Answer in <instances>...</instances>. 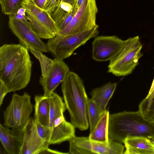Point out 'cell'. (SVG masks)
<instances>
[{
  "mask_svg": "<svg viewBox=\"0 0 154 154\" xmlns=\"http://www.w3.org/2000/svg\"><path fill=\"white\" fill-rule=\"evenodd\" d=\"M32 62L29 49L20 44H4L0 48V81L8 92L26 88L31 76Z\"/></svg>",
  "mask_w": 154,
  "mask_h": 154,
  "instance_id": "cell-1",
  "label": "cell"
},
{
  "mask_svg": "<svg viewBox=\"0 0 154 154\" xmlns=\"http://www.w3.org/2000/svg\"><path fill=\"white\" fill-rule=\"evenodd\" d=\"M141 136L154 139V119H147L138 110L109 114V138L121 143L128 136Z\"/></svg>",
  "mask_w": 154,
  "mask_h": 154,
  "instance_id": "cell-2",
  "label": "cell"
},
{
  "mask_svg": "<svg viewBox=\"0 0 154 154\" xmlns=\"http://www.w3.org/2000/svg\"><path fill=\"white\" fill-rule=\"evenodd\" d=\"M61 90L71 123L81 131L87 130L89 125L88 99L82 80L77 74L70 71L62 82Z\"/></svg>",
  "mask_w": 154,
  "mask_h": 154,
  "instance_id": "cell-3",
  "label": "cell"
},
{
  "mask_svg": "<svg viewBox=\"0 0 154 154\" xmlns=\"http://www.w3.org/2000/svg\"><path fill=\"white\" fill-rule=\"evenodd\" d=\"M142 47L139 36L125 40L121 50L109 61L107 72L117 76H126L131 73L143 56L141 52Z\"/></svg>",
  "mask_w": 154,
  "mask_h": 154,
  "instance_id": "cell-4",
  "label": "cell"
},
{
  "mask_svg": "<svg viewBox=\"0 0 154 154\" xmlns=\"http://www.w3.org/2000/svg\"><path fill=\"white\" fill-rule=\"evenodd\" d=\"M99 34L98 28L76 34L57 35L48 39L46 43L48 52L54 58L63 60L69 57L78 48L84 45Z\"/></svg>",
  "mask_w": 154,
  "mask_h": 154,
  "instance_id": "cell-5",
  "label": "cell"
},
{
  "mask_svg": "<svg viewBox=\"0 0 154 154\" xmlns=\"http://www.w3.org/2000/svg\"><path fill=\"white\" fill-rule=\"evenodd\" d=\"M31 96L24 92L22 95L14 94L11 102L3 111L4 125L12 129H24L32 112Z\"/></svg>",
  "mask_w": 154,
  "mask_h": 154,
  "instance_id": "cell-6",
  "label": "cell"
},
{
  "mask_svg": "<svg viewBox=\"0 0 154 154\" xmlns=\"http://www.w3.org/2000/svg\"><path fill=\"white\" fill-rule=\"evenodd\" d=\"M31 27L41 39H48L56 36L57 27L50 14L38 7L32 1H26L23 4Z\"/></svg>",
  "mask_w": 154,
  "mask_h": 154,
  "instance_id": "cell-7",
  "label": "cell"
},
{
  "mask_svg": "<svg viewBox=\"0 0 154 154\" xmlns=\"http://www.w3.org/2000/svg\"><path fill=\"white\" fill-rule=\"evenodd\" d=\"M98 12L95 0H86L70 23L57 35L76 34L98 28L96 22Z\"/></svg>",
  "mask_w": 154,
  "mask_h": 154,
  "instance_id": "cell-8",
  "label": "cell"
},
{
  "mask_svg": "<svg viewBox=\"0 0 154 154\" xmlns=\"http://www.w3.org/2000/svg\"><path fill=\"white\" fill-rule=\"evenodd\" d=\"M8 25L12 32L18 38L20 44L29 50L42 53L48 52L46 43L34 31L28 20H21L12 15H9Z\"/></svg>",
  "mask_w": 154,
  "mask_h": 154,
  "instance_id": "cell-9",
  "label": "cell"
},
{
  "mask_svg": "<svg viewBox=\"0 0 154 154\" xmlns=\"http://www.w3.org/2000/svg\"><path fill=\"white\" fill-rule=\"evenodd\" d=\"M125 42L115 35L99 36L92 42V57L97 61H110L119 52Z\"/></svg>",
  "mask_w": 154,
  "mask_h": 154,
  "instance_id": "cell-10",
  "label": "cell"
},
{
  "mask_svg": "<svg viewBox=\"0 0 154 154\" xmlns=\"http://www.w3.org/2000/svg\"><path fill=\"white\" fill-rule=\"evenodd\" d=\"M51 67L45 77L41 76L39 83L44 91L43 95L49 97L65 79L70 72L69 69L63 60L54 58Z\"/></svg>",
  "mask_w": 154,
  "mask_h": 154,
  "instance_id": "cell-11",
  "label": "cell"
},
{
  "mask_svg": "<svg viewBox=\"0 0 154 154\" xmlns=\"http://www.w3.org/2000/svg\"><path fill=\"white\" fill-rule=\"evenodd\" d=\"M35 122L40 136L49 145L59 144L69 141L75 136V127L66 120L52 128Z\"/></svg>",
  "mask_w": 154,
  "mask_h": 154,
  "instance_id": "cell-12",
  "label": "cell"
},
{
  "mask_svg": "<svg viewBox=\"0 0 154 154\" xmlns=\"http://www.w3.org/2000/svg\"><path fill=\"white\" fill-rule=\"evenodd\" d=\"M24 134L20 154H40L50 145L40 136L35 122L30 118L24 128Z\"/></svg>",
  "mask_w": 154,
  "mask_h": 154,
  "instance_id": "cell-13",
  "label": "cell"
},
{
  "mask_svg": "<svg viewBox=\"0 0 154 154\" xmlns=\"http://www.w3.org/2000/svg\"><path fill=\"white\" fill-rule=\"evenodd\" d=\"M24 134V129H10L0 124V140L5 151L8 154H20Z\"/></svg>",
  "mask_w": 154,
  "mask_h": 154,
  "instance_id": "cell-14",
  "label": "cell"
},
{
  "mask_svg": "<svg viewBox=\"0 0 154 154\" xmlns=\"http://www.w3.org/2000/svg\"><path fill=\"white\" fill-rule=\"evenodd\" d=\"M124 154H154V144L144 136H128L124 140Z\"/></svg>",
  "mask_w": 154,
  "mask_h": 154,
  "instance_id": "cell-15",
  "label": "cell"
},
{
  "mask_svg": "<svg viewBox=\"0 0 154 154\" xmlns=\"http://www.w3.org/2000/svg\"><path fill=\"white\" fill-rule=\"evenodd\" d=\"M117 86L116 83L109 82L98 88L93 89L90 92L91 98L95 102L102 113L112 96Z\"/></svg>",
  "mask_w": 154,
  "mask_h": 154,
  "instance_id": "cell-16",
  "label": "cell"
},
{
  "mask_svg": "<svg viewBox=\"0 0 154 154\" xmlns=\"http://www.w3.org/2000/svg\"><path fill=\"white\" fill-rule=\"evenodd\" d=\"M34 100L35 121L43 126H48L50 111L49 97L35 95Z\"/></svg>",
  "mask_w": 154,
  "mask_h": 154,
  "instance_id": "cell-17",
  "label": "cell"
},
{
  "mask_svg": "<svg viewBox=\"0 0 154 154\" xmlns=\"http://www.w3.org/2000/svg\"><path fill=\"white\" fill-rule=\"evenodd\" d=\"M109 115V111L106 109L93 130L90 133L88 137L91 140L100 142H108Z\"/></svg>",
  "mask_w": 154,
  "mask_h": 154,
  "instance_id": "cell-18",
  "label": "cell"
},
{
  "mask_svg": "<svg viewBox=\"0 0 154 154\" xmlns=\"http://www.w3.org/2000/svg\"><path fill=\"white\" fill-rule=\"evenodd\" d=\"M93 154H122L125 146L121 143L109 138L107 143L91 140Z\"/></svg>",
  "mask_w": 154,
  "mask_h": 154,
  "instance_id": "cell-19",
  "label": "cell"
},
{
  "mask_svg": "<svg viewBox=\"0 0 154 154\" xmlns=\"http://www.w3.org/2000/svg\"><path fill=\"white\" fill-rule=\"evenodd\" d=\"M69 154H93L89 137L74 136L69 141Z\"/></svg>",
  "mask_w": 154,
  "mask_h": 154,
  "instance_id": "cell-20",
  "label": "cell"
},
{
  "mask_svg": "<svg viewBox=\"0 0 154 154\" xmlns=\"http://www.w3.org/2000/svg\"><path fill=\"white\" fill-rule=\"evenodd\" d=\"M73 7V5L61 1L57 9L50 14L55 23L58 33L64 29L65 21Z\"/></svg>",
  "mask_w": 154,
  "mask_h": 154,
  "instance_id": "cell-21",
  "label": "cell"
},
{
  "mask_svg": "<svg viewBox=\"0 0 154 154\" xmlns=\"http://www.w3.org/2000/svg\"><path fill=\"white\" fill-rule=\"evenodd\" d=\"M138 110L146 119H154V78L147 96L139 104Z\"/></svg>",
  "mask_w": 154,
  "mask_h": 154,
  "instance_id": "cell-22",
  "label": "cell"
},
{
  "mask_svg": "<svg viewBox=\"0 0 154 154\" xmlns=\"http://www.w3.org/2000/svg\"><path fill=\"white\" fill-rule=\"evenodd\" d=\"M87 111L90 133L94 129L103 113L100 112L97 105L91 98L88 99Z\"/></svg>",
  "mask_w": 154,
  "mask_h": 154,
  "instance_id": "cell-23",
  "label": "cell"
},
{
  "mask_svg": "<svg viewBox=\"0 0 154 154\" xmlns=\"http://www.w3.org/2000/svg\"><path fill=\"white\" fill-rule=\"evenodd\" d=\"M26 0H0L2 13L5 14L13 15L23 7V4Z\"/></svg>",
  "mask_w": 154,
  "mask_h": 154,
  "instance_id": "cell-24",
  "label": "cell"
},
{
  "mask_svg": "<svg viewBox=\"0 0 154 154\" xmlns=\"http://www.w3.org/2000/svg\"><path fill=\"white\" fill-rule=\"evenodd\" d=\"M29 51L39 62L41 69V76H45L53 63V60L48 57L41 52L33 50Z\"/></svg>",
  "mask_w": 154,
  "mask_h": 154,
  "instance_id": "cell-25",
  "label": "cell"
},
{
  "mask_svg": "<svg viewBox=\"0 0 154 154\" xmlns=\"http://www.w3.org/2000/svg\"><path fill=\"white\" fill-rule=\"evenodd\" d=\"M61 2V0H46L43 9L50 14L57 9Z\"/></svg>",
  "mask_w": 154,
  "mask_h": 154,
  "instance_id": "cell-26",
  "label": "cell"
},
{
  "mask_svg": "<svg viewBox=\"0 0 154 154\" xmlns=\"http://www.w3.org/2000/svg\"><path fill=\"white\" fill-rule=\"evenodd\" d=\"M9 93L6 87L0 81V106L3 103V100L6 94Z\"/></svg>",
  "mask_w": 154,
  "mask_h": 154,
  "instance_id": "cell-27",
  "label": "cell"
},
{
  "mask_svg": "<svg viewBox=\"0 0 154 154\" xmlns=\"http://www.w3.org/2000/svg\"><path fill=\"white\" fill-rule=\"evenodd\" d=\"M40 154H69V153L63 152H61L50 149L48 147L42 152Z\"/></svg>",
  "mask_w": 154,
  "mask_h": 154,
  "instance_id": "cell-28",
  "label": "cell"
},
{
  "mask_svg": "<svg viewBox=\"0 0 154 154\" xmlns=\"http://www.w3.org/2000/svg\"><path fill=\"white\" fill-rule=\"evenodd\" d=\"M28 1H33L38 7L43 9L46 0H26Z\"/></svg>",
  "mask_w": 154,
  "mask_h": 154,
  "instance_id": "cell-29",
  "label": "cell"
},
{
  "mask_svg": "<svg viewBox=\"0 0 154 154\" xmlns=\"http://www.w3.org/2000/svg\"><path fill=\"white\" fill-rule=\"evenodd\" d=\"M86 0H76L75 4V6L79 9V8L84 3Z\"/></svg>",
  "mask_w": 154,
  "mask_h": 154,
  "instance_id": "cell-30",
  "label": "cell"
},
{
  "mask_svg": "<svg viewBox=\"0 0 154 154\" xmlns=\"http://www.w3.org/2000/svg\"><path fill=\"white\" fill-rule=\"evenodd\" d=\"M76 0H61L62 2L67 3L72 5H74L76 2Z\"/></svg>",
  "mask_w": 154,
  "mask_h": 154,
  "instance_id": "cell-31",
  "label": "cell"
},
{
  "mask_svg": "<svg viewBox=\"0 0 154 154\" xmlns=\"http://www.w3.org/2000/svg\"><path fill=\"white\" fill-rule=\"evenodd\" d=\"M152 142L153 143V144H154V139H153V140H151Z\"/></svg>",
  "mask_w": 154,
  "mask_h": 154,
  "instance_id": "cell-32",
  "label": "cell"
}]
</instances>
